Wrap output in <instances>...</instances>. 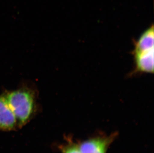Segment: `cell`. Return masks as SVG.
Here are the masks:
<instances>
[{
    "label": "cell",
    "mask_w": 154,
    "mask_h": 153,
    "mask_svg": "<svg viewBox=\"0 0 154 153\" xmlns=\"http://www.w3.org/2000/svg\"><path fill=\"white\" fill-rule=\"evenodd\" d=\"M115 137H98L86 140L81 143L79 148L82 153H106L108 148Z\"/></svg>",
    "instance_id": "3957f363"
},
{
    "label": "cell",
    "mask_w": 154,
    "mask_h": 153,
    "mask_svg": "<svg viewBox=\"0 0 154 153\" xmlns=\"http://www.w3.org/2000/svg\"><path fill=\"white\" fill-rule=\"evenodd\" d=\"M63 153H82L79 146L74 144H69L63 149Z\"/></svg>",
    "instance_id": "5b68a950"
},
{
    "label": "cell",
    "mask_w": 154,
    "mask_h": 153,
    "mask_svg": "<svg viewBox=\"0 0 154 153\" xmlns=\"http://www.w3.org/2000/svg\"><path fill=\"white\" fill-rule=\"evenodd\" d=\"M5 97L16 116L19 127L27 124L36 111V101L34 92L22 88L6 92Z\"/></svg>",
    "instance_id": "6da1fadb"
},
{
    "label": "cell",
    "mask_w": 154,
    "mask_h": 153,
    "mask_svg": "<svg viewBox=\"0 0 154 153\" xmlns=\"http://www.w3.org/2000/svg\"><path fill=\"white\" fill-rule=\"evenodd\" d=\"M18 127L16 116L8 104L4 94L0 95V130L11 131Z\"/></svg>",
    "instance_id": "277c9868"
},
{
    "label": "cell",
    "mask_w": 154,
    "mask_h": 153,
    "mask_svg": "<svg viewBox=\"0 0 154 153\" xmlns=\"http://www.w3.org/2000/svg\"><path fill=\"white\" fill-rule=\"evenodd\" d=\"M154 26L152 25L134 44L135 73H154Z\"/></svg>",
    "instance_id": "7a4b0ae2"
}]
</instances>
